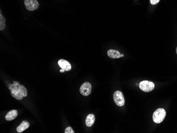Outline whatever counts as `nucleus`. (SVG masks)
<instances>
[{
  "label": "nucleus",
  "instance_id": "nucleus-9",
  "mask_svg": "<svg viewBox=\"0 0 177 133\" xmlns=\"http://www.w3.org/2000/svg\"><path fill=\"white\" fill-rule=\"evenodd\" d=\"M29 126L30 125L29 122L26 120H23L20 124V125L17 128V131L18 133H22L25 130L28 129L29 128Z\"/></svg>",
  "mask_w": 177,
  "mask_h": 133
},
{
  "label": "nucleus",
  "instance_id": "nucleus-13",
  "mask_svg": "<svg viewBox=\"0 0 177 133\" xmlns=\"http://www.w3.org/2000/svg\"><path fill=\"white\" fill-rule=\"evenodd\" d=\"M65 133H74V130H73L72 128L71 127H67L65 130Z\"/></svg>",
  "mask_w": 177,
  "mask_h": 133
},
{
  "label": "nucleus",
  "instance_id": "nucleus-14",
  "mask_svg": "<svg viewBox=\"0 0 177 133\" xmlns=\"http://www.w3.org/2000/svg\"><path fill=\"white\" fill-rule=\"evenodd\" d=\"M160 0H150V3L152 5H156L158 3Z\"/></svg>",
  "mask_w": 177,
  "mask_h": 133
},
{
  "label": "nucleus",
  "instance_id": "nucleus-2",
  "mask_svg": "<svg viewBox=\"0 0 177 133\" xmlns=\"http://www.w3.org/2000/svg\"><path fill=\"white\" fill-rule=\"evenodd\" d=\"M166 116V112L163 108H159L154 112L153 114V120L156 124L162 122Z\"/></svg>",
  "mask_w": 177,
  "mask_h": 133
},
{
  "label": "nucleus",
  "instance_id": "nucleus-3",
  "mask_svg": "<svg viewBox=\"0 0 177 133\" xmlns=\"http://www.w3.org/2000/svg\"><path fill=\"white\" fill-rule=\"evenodd\" d=\"M139 87L142 91L148 92L154 90L155 85L154 83L148 81H143L139 84Z\"/></svg>",
  "mask_w": 177,
  "mask_h": 133
},
{
  "label": "nucleus",
  "instance_id": "nucleus-12",
  "mask_svg": "<svg viewBox=\"0 0 177 133\" xmlns=\"http://www.w3.org/2000/svg\"><path fill=\"white\" fill-rule=\"evenodd\" d=\"M5 28V19L2 16L1 12L0 14V30H3Z\"/></svg>",
  "mask_w": 177,
  "mask_h": 133
},
{
  "label": "nucleus",
  "instance_id": "nucleus-15",
  "mask_svg": "<svg viewBox=\"0 0 177 133\" xmlns=\"http://www.w3.org/2000/svg\"><path fill=\"white\" fill-rule=\"evenodd\" d=\"M65 71V70H63V69H62V68H61V70H60V72H64Z\"/></svg>",
  "mask_w": 177,
  "mask_h": 133
},
{
  "label": "nucleus",
  "instance_id": "nucleus-8",
  "mask_svg": "<svg viewBox=\"0 0 177 133\" xmlns=\"http://www.w3.org/2000/svg\"><path fill=\"white\" fill-rule=\"evenodd\" d=\"M107 55L109 57L112 58H119L124 56V55H122L118 50L110 49L107 52Z\"/></svg>",
  "mask_w": 177,
  "mask_h": 133
},
{
  "label": "nucleus",
  "instance_id": "nucleus-5",
  "mask_svg": "<svg viewBox=\"0 0 177 133\" xmlns=\"http://www.w3.org/2000/svg\"><path fill=\"white\" fill-rule=\"evenodd\" d=\"M24 4L26 9L29 11H33L39 7V3L37 0H25Z\"/></svg>",
  "mask_w": 177,
  "mask_h": 133
},
{
  "label": "nucleus",
  "instance_id": "nucleus-4",
  "mask_svg": "<svg viewBox=\"0 0 177 133\" xmlns=\"http://www.w3.org/2000/svg\"><path fill=\"white\" fill-rule=\"evenodd\" d=\"M113 98L117 106L119 107H122L125 104V98L121 91H115L113 94Z\"/></svg>",
  "mask_w": 177,
  "mask_h": 133
},
{
  "label": "nucleus",
  "instance_id": "nucleus-10",
  "mask_svg": "<svg viewBox=\"0 0 177 133\" xmlns=\"http://www.w3.org/2000/svg\"><path fill=\"white\" fill-rule=\"evenodd\" d=\"M18 112L16 110H12L8 112L7 114L5 116V119L7 121H11L17 117Z\"/></svg>",
  "mask_w": 177,
  "mask_h": 133
},
{
  "label": "nucleus",
  "instance_id": "nucleus-6",
  "mask_svg": "<svg viewBox=\"0 0 177 133\" xmlns=\"http://www.w3.org/2000/svg\"><path fill=\"white\" fill-rule=\"evenodd\" d=\"M92 90V86L90 83L86 82L83 83L81 86L79 91L81 94L84 96H87L90 95Z\"/></svg>",
  "mask_w": 177,
  "mask_h": 133
},
{
  "label": "nucleus",
  "instance_id": "nucleus-7",
  "mask_svg": "<svg viewBox=\"0 0 177 133\" xmlns=\"http://www.w3.org/2000/svg\"><path fill=\"white\" fill-rule=\"evenodd\" d=\"M58 64L61 68L64 70L65 71H69L71 70L72 66L69 61L66 60L61 59L58 61Z\"/></svg>",
  "mask_w": 177,
  "mask_h": 133
},
{
  "label": "nucleus",
  "instance_id": "nucleus-11",
  "mask_svg": "<svg viewBox=\"0 0 177 133\" xmlns=\"http://www.w3.org/2000/svg\"><path fill=\"white\" fill-rule=\"evenodd\" d=\"M95 122V116L94 114H89L87 116L85 120V124L87 127H91L94 125Z\"/></svg>",
  "mask_w": 177,
  "mask_h": 133
},
{
  "label": "nucleus",
  "instance_id": "nucleus-16",
  "mask_svg": "<svg viewBox=\"0 0 177 133\" xmlns=\"http://www.w3.org/2000/svg\"><path fill=\"white\" fill-rule=\"evenodd\" d=\"M176 53H177V48H176Z\"/></svg>",
  "mask_w": 177,
  "mask_h": 133
},
{
  "label": "nucleus",
  "instance_id": "nucleus-1",
  "mask_svg": "<svg viewBox=\"0 0 177 133\" xmlns=\"http://www.w3.org/2000/svg\"><path fill=\"white\" fill-rule=\"evenodd\" d=\"M11 96L17 100H21L27 96V90L23 85H20L17 81H14L13 84L9 86Z\"/></svg>",
  "mask_w": 177,
  "mask_h": 133
}]
</instances>
